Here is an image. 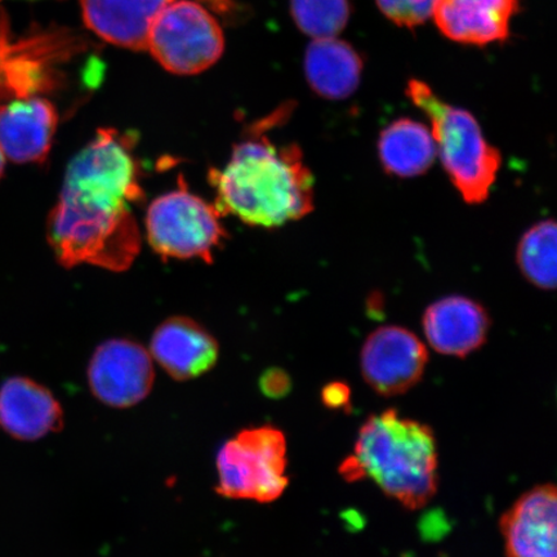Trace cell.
<instances>
[{"label":"cell","mask_w":557,"mask_h":557,"mask_svg":"<svg viewBox=\"0 0 557 557\" xmlns=\"http://www.w3.org/2000/svg\"><path fill=\"white\" fill-rule=\"evenodd\" d=\"M135 137L100 129L69 164L48 240L65 268L81 263L123 271L141 248L132 206L144 199Z\"/></svg>","instance_id":"obj_1"},{"label":"cell","mask_w":557,"mask_h":557,"mask_svg":"<svg viewBox=\"0 0 557 557\" xmlns=\"http://www.w3.org/2000/svg\"><path fill=\"white\" fill-rule=\"evenodd\" d=\"M215 209L247 225L273 228L315 207V180L296 144L278 145L256 131L234 146L224 170L209 172Z\"/></svg>","instance_id":"obj_2"},{"label":"cell","mask_w":557,"mask_h":557,"mask_svg":"<svg viewBox=\"0 0 557 557\" xmlns=\"http://www.w3.org/2000/svg\"><path fill=\"white\" fill-rule=\"evenodd\" d=\"M437 465L433 429L389 408L367 418L339 473L348 483L371 479L385 496L416 511L435 497Z\"/></svg>","instance_id":"obj_3"},{"label":"cell","mask_w":557,"mask_h":557,"mask_svg":"<svg viewBox=\"0 0 557 557\" xmlns=\"http://www.w3.org/2000/svg\"><path fill=\"white\" fill-rule=\"evenodd\" d=\"M406 94L428 116L437 157L453 186L466 203H484L496 184L503 156L484 137L476 117L442 100L422 81L410 79Z\"/></svg>","instance_id":"obj_4"},{"label":"cell","mask_w":557,"mask_h":557,"mask_svg":"<svg viewBox=\"0 0 557 557\" xmlns=\"http://www.w3.org/2000/svg\"><path fill=\"white\" fill-rule=\"evenodd\" d=\"M287 438L274 426L239 431L218 455L215 492L230 499L274 503L289 484Z\"/></svg>","instance_id":"obj_5"},{"label":"cell","mask_w":557,"mask_h":557,"mask_svg":"<svg viewBox=\"0 0 557 557\" xmlns=\"http://www.w3.org/2000/svg\"><path fill=\"white\" fill-rule=\"evenodd\" d=\"M221 214L181 185L157 198L146 214V233L152 249L165 259L212 262L214 249L226 238Z\"/></svg>","instance_id":"obj_6"},{"label":"cell","mask_w":557,"mask_h":557,"mask_svg":"<svg viewBox=\"0 0 557 557\" xmlns=\"http://www.w3.org/2000/svg\"><path fill=\"white\" fill-rule=\"evenodd\" d=\"M224 47L218 21L190 0L166 5L152 23L146 44L160 65L180 75L205 72L218 62Z\"/></svg>","instance_id":"obj_7"},{"label":"cell","mask_w":557,"mask_h":557,"mask_svg":"<svg viewBox=\"0 0 557 557\" xmlns=\"http://www.w3.org/2000/svg\"><path fill=\"white\" fill-rule=\"evenodd\" d=\"M428 363V347L413 332L399 325L381 326L369 334L361 347V374L385 398L412 389L422 380Z\"/></svg>","instance_id":"obj_8"},{"label":"cell","mask_w":557,"mask_h":557,"mask_svg":"<svg viewBox=\"0 0 557 557\" xmlns=\"http://www.w3.org/2000/svg\"><path fill=\"white\" fill-rule=\"evenodd\" d=\"M87 377L97 400L124 409L148 398L156 373L151 355L143 345L131 339H110L96 348Z\"/></svg>","instance_id":"obj_9"},{"label":"cell","mask_w":557,"mask_h":557,"mask_svg":"<svg viewBox=\"0 0 557 557\" xmlns=\"http://www.w3.org/2000/svg\"><path fill=\"white\" fill-rule=\"evenodd\" d=\"M557 492L554 484L532 487L499 521L507 557H557Z\"/></svg>","instance_id":"obj_10"},{"label":"cell","mask_w":557,"mask_h":557,"mask_svg":"<svg viewBox=\"0 0 557 557\" xmlns=\"http://www.w3.org/2000/svg\"><path fill=\"white\" fill-rule=\"evenodd\" d=\"M422 325L436 352L463 359L486 343L492 320L482 305L455 295L431 304L423 313Z\"/></svg>","instance_id":"obj_11"},{"label":"cell","mask_w":557,"mask_h":557,"mask_svg":"<svg viewBox=\"0 0 557 557\" xmlns=\"http://www.w3.org/2000/svg\"><path fill=\"white\" fill-rule=\"evenodd\" d=\"M58 123V111L50 101L17 97L0 107V149L18 164L44 163Z\"/></svg>","instance_id":"obj_12"},{"label":"cell","mask_w":557,"mask_h":557,"mask_svg":"<svg viewBox=\"0 0 557 557\" xmlns=\"http://www.w3.org/2000/svg\"><path fill=\"white\" fill-rule=\"evenodd\" d=\"M151 358L171 375L184 382L200 377L218 363V341L195 320L166 319L152 334Z\"/></svg>","instance_id":"obj_13"},{"label":"cell","mask_w":557,"mask_h":557,"mask_svg":"<svg viewBox=\"0 0 557 557\" xmlns=\"http://www.w3.org/2000/svg\"><path fill=\"white\" fill-rule=\"evenodd\" d=\"M519 7L520 0H436L433 15L445 38L485 47L510 37Z\"/></svg>","instance_id":"obj_14"},{"label":"cell","mask_w":557,"mask_h":557,"mask_svg":"<svg viewBox=\"0 0 557 557\" xmlns=\"http://www.w3.org/2000/svg\"><path fill=\"white\" fill-rule=\"evenodd\" d=\"M64 409L51 389L26 377L0 387V429L21 442H35L64 428Z\"/></svg>","instance_id":"obj_15"},{"label":"cell","mask_w":557,"mask_h":557,"mask_svg":"<svg viewBox=\"0 0 557 557\" xmlns=\"http://www.w3.org/2000/svg\"><path fill=\"white\" fill-rule=\"evenodd\" d=\"M174 0H81L90 30L111 45L145 50L159 13Z\"/></svg>","instance_id":"obj_16"},{"label":"cell","mask_w":557,"mask_h":557,"mask_svg":"<svg viewBox=\"0 0 557 557\" xmlns=\"http://www.w3.org/2000/svg\"><path fill=\"white\" fill-rule=\"evenodd\" d=\"M305 75L322 99L346 100L357 92L364 62L351 45L336 38L313 39L305 53Z\"/></svg>","instance_id":"obj_17"},{"label":"cell","mask_w":557,"mask_h":557,"mask_svg":"<svg viewBox=\"0 0 557 557\" xmlns=\"http://www.w3.org/2000/svg\"><path fill=\"white\" fill-rule=\"evenodd\" d=\"M377 152L382 169L399 178L422 176L437 157L430 128L410 117H399L382 129Z\"/></svg>","instance_id":"obj_18"},{"label":"cell","mask_w":557,"mask_h":557,"mask_svg":"<svg viewBox=\"0 0 557 557\" xmlns=\"http://www.w3.org/2000/svg\"><path fill=\"white\" fill-rule=\"evenodd\" d=\"M517 263L527 281L543 290L556 288V224L542 220L521 236Z\"/></svg>","instance_id":"obj_19"},{"label":"cell","mask_w":557,"mask_h":557,"mask_svg":"<svg viewBox=\"0 0 557 557\" xmlns=\"http://www.w3.org/2000/svg\"><path fill=\"white\" fill-rule=\"evenodd\" d=\"M298 29L313 39L336 38L351 15L350 0H290Z\"/></svg>","instance_id":"obj_20"},{"label":"cell","mask_w":557,"mask_h":557,"mask_svg":"<svg viewBox=\"0 0 557 557\" xmlns=\"http://www.w3.org/2000/svg\"><path fill=\"white\" fill-rule=\"evenodd\" d=\"M375 3L392 23L413 29L433 16L436 0H375Z\"/></svg>","instance_id":"obj_21"},{"label":"cell","mask_w":557,"mask_h":557,"mask_svg":"<svg viewBox=\"0 0 557 557\" xmlns=\"http://www.w3.org/2000/svg\"><path fill=\"white\" fill-rule=\"evenodd\" d=\"M289 374L282 369H270L260 379L261 392L271 399H282L290 392Z\"/></svg>","instance_id":"obj_22"},{"label":"cell","mask_w":557,"mask_h":557,"mask_svg":"<svg viewBox=\"0 0 557 557\" xmlns=\"http://www.w3.org/2000/svg\"><path fill=\"white\" fill-rule=\"evenodd\" d=\"M322 400L325 407L339 410L350 407L351 389L344 382H331L323 388Z\"/></svg>","instance_id":"obj_23"},{"label":"cell","mask_w":557,"mask_h":557,"mask_svg":"<svg viewBox=\"0 0 557 557\" xmlns=\"http://www.w3.org/2000/svg\"><path fill=\"white\" fill-rule=\"evenodd\" d=\"M5 169V159L2 149H0V178L3 177Z\"/></svg>","instance_id":"obj_24"}]
</instances>
